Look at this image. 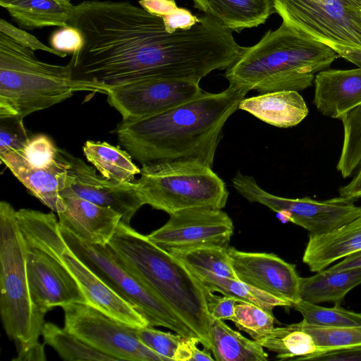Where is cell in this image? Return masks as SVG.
<instances>
[{"mask_svg":"<svg viewBox=\"0 0 361 361\" xmlns=\"http://www.w3.org/2000/svg\"><path fill=\"white\" fill-rule=\"evenodd\" d=\"M82 151L87 160L109 180L133 182L135 176L140 173L126 150L108 142L87 140Z\"/></svg>","mask_w":361,"mask_h":361,"instance_id":"obj_27","label":"cell"},{"mask_svg":"<svg viewBox=\"0 0 361 361\" xmlns=\"http://www.w3.org/2000/svg\"><path fill=\"white\" fill-rule=\"evenodd\" d=\"M17 356L13 359L16 361H44L46 355L44 345L40 343L32 345L23 350L17 352Z\"/></svg>","mask_w":361,"mask_h":361,"instance_id":"obj_47","label":"cell"},{"mask_svg":"<svg viewBox=\"0 0 361 361\" xmlns=\"http://www.w3.org/2000/svg\"><path fill=\"white\" fill-rule=\"evenodd\" d=\"M338 192L339 196L353 202L361 198V168L349 183L339 188Z\"/></svg>","mask_w":361,"mask_h":361,"instance_id":"obj_46","label":"cell"},{"mask_svg":"<svg viewBox=\"0 0 361 361\" xmlns=\"http://www.w3.org/2000/svg\"><path fill=\"white\" fill-rule=\"evenodd\" d=\"M238 109L278 128L297 126L309 111L304 99L295 90H281L245 97Z\"/></svg>","mask_w":361,"mask_h":361,"instance_id":"obj_22","label":"cell"},{"mask_svg":"<svg viewBox=\"0 0 361 361\" xmlns=\"http://www.w3.org/2000/svg\"><path fill=\"white\" fill-rule=\"evenodd\" d=\"M314 104L324 116L340 117L361 104V67L324 70L314 77Z\"/></svg>","mask_w":361,"mask_h":361,"instance_id":"obj_20","label":"cell"},{"mask_svg":"<svg viewBox=\"0 0 361 361\" xmlns=\"http://www.w3.org/2000/svg\"><path fill=\"white\" fill-rule=\"evenodd\" d=\"M61 195L66 208L58 213L60 227L82 241L106 245L116 232L121 215L73 193Z\"/></svg>","mask_w":361,"mask_h":361,"instance_id":"obj_18","label":"cell"},{"mask_svg":"<svg viewBox=\"0 0 361 361\" xmlns=\"http://www.w3.org/2000/svg\"><path fill=\"white\" fill-rule=\"evenodd\" d=\"M233 186L250 202L263 204L288 221L309 231L310 235H322L355 219L361 214V207L343 197L324 201L310 197L286 198L262 189L252 176L237 172L232 178Z\"/></svg>","mask_w":361,"mask_h":361,"instance_id":"obj_11","label":"cell"},{"mask_svg":"<svg viewBox=\"0 0 361 361\" xmlns=\"http://www.w3.org/2000/svg\"><path fill=\"white\" fill-rule=\"evenodd\" d=\"M16 212L0 202V314L4 330L17 352L38 343L44 315L36 309L27 274L28 246L20 228Z\"/></svg>","mask_w":361,"mask_h":361,"instance_id":"obj_6","label":"cell"},{"mask_svg":"<svg viewBox=\"0 0 361 361\" xmlns=\"http://www.w3.org/2000/svg\"><path fill=\"white\" fill-rule=\"evenodd\" d=\"M135 181L145 204L169 215L189 208L223 209L229 192L212 166L200 159L142 165Z\"/></svg>","mask_w":361,"mask_h":361,"instance_id":"obj_7","label":"cell"},{"mask_svg":"<svg viewBox=\"0 0 361 361\" xmlns=\"http://www.w3.org/2000/svg\"><path fill=\"white\" fill-rule=\"evenodd\" d=\"M361 250V214L336 230L310 235L302 262L317 272L348 255Z\"/></svg>","mask_w":361,"mask_h":361,"instance_id":"obj_21","label":"cell"},{"mask_svg":"<svg viewBox=\"0 0 361 361\" xmlns=\"http://www.w3.org/2000/svg\"><path fill=\"white\" fill-rule=\"evenodd\" d=\"M27 274L32 300L43 315L55 307L87 303L75 280L56 259L41 249L29 247Z\"/></svg>","mask_w":361,"mask_h":361,"instance_id":"obj_17","label":"cell"},{"mask_svg":"<svg viewBox=\"0 0 361 361\" xmlns=\"http://www.w3.org/2000/svg\"><path fill=\"white\" fill-rule=\"evenodd\" d=\"M361 284V268L332 271L327 268L309 277H300V300L319 304H340L348 293Z\"/></svg>","mask_w":361,"mask_h":361,"instance_id":"obj_25","label":"cell"},{"mask_svg":"<svg viewBox=\"0 0 361 361\" xmlns=\"http://www.w3.org/2000/svg\"><path fill=\"white\" fill-rule=\"evenodd\" d=\"M80 91L102 93L96 85L74 80L68 64L41 61L32 49L0 32V117L24 118Z\"/></svg>","mask_w":361,"mask_h":361,"instance_id":"obj_5","label":"cell"},{"mask_svg":"<svg viewBox=\"0 0 361 361\" xmlns=\"http://www.w3.org/2000/svg\"><path fill=\"white\" fill-rule=\"evenodd\" d=\"M238 280L269 293L293 305L300 300V279L295 266L277 255L227 249Z\"/></svg>","mask_w":361,"mask_h":361,"instance_id":"obj_16","label":"cell"},{"mask_svg":"<svg viewBox=\"0 0 361 361\" xmlns=\"http://www.w3.org/2000/svg\"><path fill=\"white\" fill-rule=\"evenodd\" d=\"M0 32H3L11 37L19 44L35 50H42L60 57H65L67 54L59 52L51 47L46 46L35 36L27 32L23 29L18 28L6 20H0Z\"/></svg>","mask_w":361,"mask_h":361,"instance_id":"obj_39","label":"cell"},{"mask_svg":"<svg viewBox=\"0 0 361 361\" xmlns=\"http://www.w3.org/2000/svg\"><path fill=\"white\" fill-rule=\"evenodd\" d=\"M227 249L202 247L169 253L183 262L193 274L207 272L219 276L238 279L233 269Z\"/></svg>","mask_w":361,"mask_h":361,"instance_id":"obj_31","label":"cell"},{"mask_svg":"<svg viewBox=\"0 0 361 361\" xmlns=\"http://www.w3.org/2000/svg\"><path fill=\"white\" fill-rule=\"evenodd\" d=\"M23 29L67 27L75 6L70 0H11L0 1Z\"/></svg>","mask_w":361,"mask_h":361,"instance_id":"obj_24","label":"cell"},{"mask_svg":"<svg viewBox=\"0 0 361 361\" xmlns=\"http://www.w3.org/2000/svg\"><path fill=\"white\" fill-rule=\"evenodd\" d=\"M42 335L45 344L49 345L66 361H109L114 360L81 341L77 336L51 322L44 323Z\"/></svg>","mask_w":361,"mask_h":361,"instance_id":"obj_30","label":"cell"},{"mask_svg":"<svg viewBox=\"0 0 361 361\" xmlns=\"http://www.w3.org/2000/svg\"><path fill=\"white\" fill-rule=\"evenodd\" d=\"M139 4L150 14L161 18L178 8L175 0H140Z\"/></svg>","mask_w":361,"mask_h":361,"instance_id":"obj_45","label":"cell"},{"mask_svg":"<svg viewBox=\"0 0 361 361\" xmlns=\"http://www.w3.org/2000/svg\"><path fill=\"white\" fill-rule=\"evenodd\" d=\"M58 158L66 164V179L61 195L73 193L97 205L110 208L121 215L127 224L145 204L133 182L111 180L98 175L82 159L59 149Z\"/></svg>","mask_w":361,"mask_h":361,"instance_id":"obj_15","label":"cell"},{"mask_svg":"<svg viewBox=\"0 0 361 361\" xmlns=\"http://www.w3.org/2000/svg\"><path fill=\"white\" fill-rule=\"evenodd\" d=\"M339 57L329 46L282 23L256 44L243 47L225 77L231 85L260 94L298 92L312 86L315 75Z\"/></svg>","mask_w":361,"mask_h":361,"instance_id":"obj_3","label":"cell"},{"mask_svg":"<svg viewBox=\"0 0 361 361\" xmlns=\"http://www.w3.org/2000/svg\"><path fill=\"white\" fill-rule=\"evenodd\" d=\"M248 92L231 84L219 93L204 91L164 112L122 120L114 133L119 144L142 165L200 159L212 166L223 128Z\"/></svg>","mask_w":361,"mask_h":361,"instance_id":"obj_2","label":"cell"},{"mask_svg":"<svg viewBox=\"0 0 361 361\" xmlns=\"http://www.w3.org/2000/svg\"><path fill=\"white\" fill-rule=\"evenodd\" d=\"M16 216L28 247L41 249L56 259L75 280L88 305L130 326L149 325L130 304L107 286L70 249L53 212L20 209Z\"/></svg>","mask_w":361,"mask_h":361,"instance_id":"obj_8","label":"cell"},{"mask_svg":"<svg viewBox=\"0 0 361 361\" xmlns=\"http://www.w3.org/2000/svg\"><path fill=\"white\" fill-rule=\"evenodd\" d=\"M343 259L334 266L326 268L332 271L361 268V250L348 255Z\"/></svg>","mask_w":361,"mask_h":361,"instance_id":"obj_48","label":"cell"},{"mask_svg":"<svg viewBox=\"0 0 361 361\" xmlns=\"http://www.w3.org/2000/svg\"><path fill=\"white\" fill-rule=\"evenodd\" d=\"M107 245L130 274L169 305L209 350L205 289L187 266L122 221Z\"/></svg>","mask_w":361,"mask_h":361,"instance_id":"obj_4","label":"cell"},{"mask_svg":"<svg viewBox=\"0 0 361 361\" xmlns=\"http://www.w3.org/2000/svg\"><path fill=\"white\" fill-rule=\"evenodd\" d=\"M18 152L30 166L36 168H49L59 161V149L51 139L44 134L30 138L24 149Z\"/></svg>","mask_w":361,"mask_h":361,"instance_id":"obj_37","label":"cell"},{"mask_svg":"<svg viewBox=\"0 0 361 361\" xmlns=\"http://www.w3.org/2000/svg\"><path fill=\"white\" fill-rule=\"evenodd\" d=\"M11 1V0H0V1Z\"/></svg>","mask_w":361,"mask_h":361,"instance_id":"obj_50","label":"cell"},{"mask_svg":"<svg viewBox=\"0 0 361 361\" xmlns=\"http://www.w3.org/2000/svg\"><path fill=\"white\" fill-rule=\"evenodd\" d=\"M200 82L152 78L110 88L106 92L111 106L122 120H134L164 112L200 96Z\"/></svg>","mask_w":361,"mask_h":361,"instance_id":"obj_14","label":"cell"},{"mask_svg":"<svg viewBox=\"0 0 361 361\" xmlns=\"http://www.w3.org/2000/svg\"><path fill=\"white\" fill-rule=\"evenodd\" d=\"M64 328L114 360L166 361L145 345L134 326L118 321L87 303L63 307Z\"/></svg>","mask_w":361,"mask_h":361,"instance_id":"obj_12","label":"cell"},{"mask_svg":"<svg viewBox=\"0 0 361 361\" xmlns=\"http://www.w3.org/2000/svg\"><path fill=\"white\" fill-rule=\"evenodd\" d=\"M210 348L216 361H266L267 353L255 340L232 329L224 320L211 319Z\"/></svg>","mask_w":361,"mask_h":361,"instance_id":"obj_26","label":"cell"},{"mask_svg":"<svg viewBox=\"0 0 361 361\" xmlns=\"http://www.w3.org/2000/svg\"><path fill=\"white\" fill-rule=\"evenodd\" d=\"M240 331L256 340L274 328V317L268 312L251 303L238 301L231 320Z\"/></svg>","mask_w":361,"mask_h":361,"instance_id":"obj_35","label":"cell"},{"mask_svg":"<svg viewBox=\"0 0 361 361\" xmlns=\"http://www.w3.org/2000/svg\"><path fill=\"white\" fill-rule=\"evenodd\" d=\"M68 25L83 39L68 63L75 80L109 89L152 78L200 82L228 68L243 47L233 31L207 15L187 30L168 32L161 17L128 2L85 1Z\"/></svg>","mask_w":361,"mask_h":361,"instance_id":"obj_1","label":"cell"},{"mask_svg":"<svg viewBox=\"0 0 361 361\" xmlns=\"http://www.w3.org/2000/svg\"><path fill=\"white\" fill-rule=\"evenodd\" d=\"M70 249L107 286L130 304L152 326L166 327L187 338H200L164 302L140 284L118 262L106 245L80 240L60 227Z\"/></svg>","mask_w":361,"mask_h":361,"instance_id":"obj_10","label":"cell"},{"mask_svg":"<svg viewBox=\"0 0 361 361\" xmlns=\"http://www.w3.org/2000/svg\"><path fill=\"white\" fill-rule=\"evenodd\" d=\"M196 338H186L176 358V361H212L214 360L207 349L200 350Z\"/></svg>","mask_w":361,"mask_h":361,"instance_id":"obj_44","label":"cell"},{"mask_svg":"<svg viewBox=\"0 0 361 361\" xmlns=\"http://www.w3.org/2000/svg\"><path fill=\"white\" fill-rule=\"evenodd\" d=\"M233 230L231 219L221 209L195 207L171 214L163 226L147 236L169 252L202 247L227 249Z\"/></svg>","mask_w":361,"mask_h":361,"instance_id":"obj_13","label":"cell"},{"mask_svg":"<svg viewBox=\"0 0 361 361\" xmlns=\"http://www.w3.org/2000/svg\"><path fill=\"white\" fill-rule=\"evenodd\" d=\"M255 341L264 348L275 353L276 357L281 360L296 357L295 360H302L320 351L312 337L298 323L273 328Z\"/></svg>","mask_w":361,"mask_h":361,"instance_id":"obj_28","label":"cell"},{"mask_svg":"<svg viewBox=\"0 0 361 361\" xmlns=\"http://www.w3.org/2000/svg\"><path fill=\"white\" fill-rule=\"evenodd\" d=\"M292 307L310 324L328 327L361 326V313L345 310L340 304L324 307L300 299Z\"/></svg>","mask_w":361,"mask_h":361,"instance_id":"obj_33","label":"cell"},{"mask_svg":"<svg viewBox=\"0 0 361 361\" xmlns=\"http://www.w3.org/2000/svg\"><path fill=\"white\" fill-rule=\"evenodd\" d=\"M29 139L23 118L15 116L0 117V154L23 149Z\"/></svg>","mask_w":361,"mask_h":361,"instance_id":"obj_38","label":"cell"},{"mask_svg":"<svg viewBox=\"0 0 361 361\" xmlns=\"http://www.w3.org/2000/svg\"><path fill=\"white\" fill-rule=\"evenodd\" d=\"M194 6L237 32L263 24L274 13L272 0H192Z\"/></svg>","mask_w":361,"mask_h":361,"instance_id":"obj_23","label":"cell"},{"mask_svg":"<svg viewBox=\"0 0 361 361\" xmlns=\"http://www.w3.org/2000/svg\"><path fill=\"white\" fill-rule=\"evenodd\" d=\"M135 330L140 341L166 361H176L180 346L187 338L178 334L157 330L150 325L136 327Z\"/></svg>","mask_w":361,"mask_h":361,"instance_id":"obj_36","label":"cell"},{"mask_svg":"<svg viewBox=\"0 0 361 361\" xmlns=\"http://www.w3.org/2000/svg\"><path fill=\"white\" fill-rule=\"evenodd\" d=\"M49 42L51 48L67 54L78 51L82 47L83 39L77 28L69 25L54 32Z\"/></svg>","mask_w":361,"mask_h":361,"instance_id":"obj_40","label":"cell"},{"mask_svg":"<svg viewBox=\"0 0 361 361\" xmlns=\"http://www.w3.org/2000/svg\"><path fill=\"white\" fill-rule=\"evenodd\" d=\"M193 274L204 288L210 292H218L237 301L253 304L270 312H272V310L276 307H292L290 302L238 279L219 276L207 272Z\"/></svg>","mask_w":361,"mask_h":361,"instance_id":"obj_29","label":"cell"},{"mask_svg":"<svg viewBox=\"0 0 361 361\" xmlns=\"http://www.w3.org/2000/svg\"><path fill=\"white\" fill-rule=\"evenodd\" d=\"M302 360L361 361V345L315 353Z\"/></svg>","mask_w":361,"mask_h":361,"instance_id":"obj_43","label":"cell"},{"mask_svg":"<svg viewBox=\"0 0 361 361\" xmlns=\"http://www.w3.org/2000/svg\"><path fill=\"white\" fill-rule=\"evenodd\" d=\"M205 289V288H204ZM207 307L211 319L231 320L235 314V299L219 296L205 289Z\"/></svg>","mask_w":361,"mask_h":361,"instance_id":"obj_41","label":"cell"},{"mask_svg":"<svg viewBox=\"0 0 361 361\" xmlns=\"http://www.w3.org/2000/svg\"><path fill=\"white\" fill-rule=\"evenodd\" d=\"M298 324L312 337L320 349L319 353L361 345V326L328 327L310 324L303 320Z\"/></svg>","mask_w":361,"mask_h":361,"instance_id":"obj_34","label":"cell"},{"mask_svg":"<svg viewBox=\"0 0 361 361\" xmlns=\"http://www.w3.org/2000/svg\"><path fill=\"white\" fill-rule=\"evenodd\" d=\"M4 164L29 192L42 204L57 214L65 210L66 205L61 195L66 179V164L59 161L49 168L39 169L30 166L18 151L0 154Z\"/></svg>","mask_w":361,"mask_h":361,"instance_id":"obj_19","label":"cell"},{"mask_svg":"<svg viewBox=\"0 0 361 361\" xmlns=\"http://www.w3.org/2000/svg\"><path fill=\"white\" fill-rule=\"evenodd\" d=\"M352 6L361 11V0H343Z\"/></svg>","mask_w":361,"mask_h":361,"instance_id":"obj_49","label":"cell"},{"mask_svg":"<svg viewBox=\"0 0 361 361\" xmlns=\"http://www.w3.org/2000/svg\"><path fill=\"white\" fill-rule=\"evenodd\" d=\"M283 23L361 67V11L343 0H272Z\"/></svg>","mask_w":361,"mask_h":361,"instance_id":"obj_9","label":"cell"},{"mask_svg":"<svg viewBox=\"0 0 361 361\" xmlns=\"http://www.w3.org/2000/svg\"><path fill=\"white\" fill-rule=\"evenodd\" d=\"M343 142L337 170L345 178L361 166V104L343 114Z\"/></svg>","mask_w":361,"mask_h":361,"instance_id":"obj_32","label":"cell"},{"mask_svg":"<svg viewBox=\"0 0 361 361\" xmlns=\"http://www.w3.org/2000/svg\"><path fill=\"white\" fill-rule=\"evenodd\" d=\"M161 18L166 30L169 32L189 30L199 20V17L192 15L189 10L178 7Z\"/></svg>","mask_w":361,"mask_h":361,"instance_id":"obj_42","label":"cell"}]
</instances>
